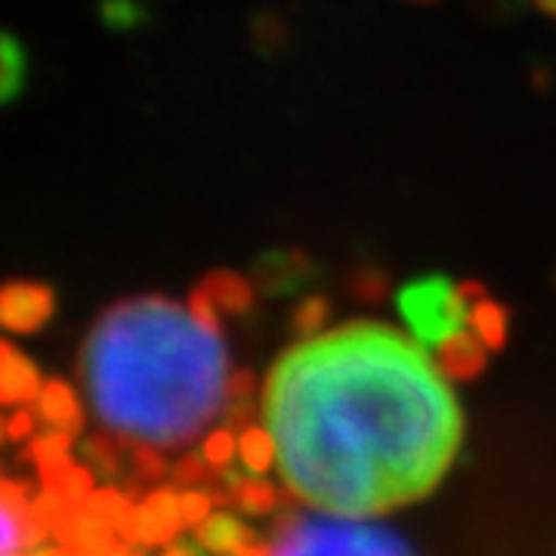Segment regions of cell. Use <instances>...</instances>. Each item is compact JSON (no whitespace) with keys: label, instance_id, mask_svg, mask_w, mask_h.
Here are the masks:
<instances>
[{"label":"cell","instance_id":"6da1fadb","mask_svg":"<svg viewBox=\"0 0 556 556\" xmlns=\"http://www.w3.org/2000/svg\"><path fill=\"white\" fill-rule=\"evenodd\" d=\"M424 343L353 321L291 346L266 380L263 417L281 479L331 517H380L448 473L464 415Z\"/></svg>","mask_w":556,"mask_h":556},{"label":"cell","instance_id":"7a4b0ae2","mask_svg":"<svg viewBox=\"0 0 556 556\" xmlns=\"http://www.w3.org/2000/svg\"><path fill=\"white\" fill-rule=\"evenodd\" d=\"M226 350L189 306L137 298L105 309L80 353V378L100 420L146 445H179L229 396Z\"/></svg>","mask_w":556,"mask_h":556},{"label":"cell","instance_id":"3957f363","mask_svg":"<svg viewBox=\"0 0 556 556\" xmlns=\"http://www.w3.org/2000/svg\"><path fill=\"white\" fill-rule=\"evenodd\" d=\"M269 556H415L393 532L338 519H291Z\"/></svg>","mask_w":556,"mask_h":556},{"label":"cell","instance_id":"277c9868","mask_svg":"<svg viewBox=\"0 0 556 556\" xmlns=\"http://www.w3.org/2000/svg\"><path fill=\"white\" fill-rule=\"evenodd\" d=\"M396 303L417 343H424L427 350H439L445 340L464 331L473 316L470 303L460 294V285L445 276H427L405 285Z\"/></svg>","mask_w":556,"mask_h":556},{"label":"cell","instance_id":"5b68a950","mask_svg":"<svg viewBox=\"0 0 556 556\" xmlns=\"http://www.w3.org/2000/svg\"><path fill=\"white\" fill-rule=\"evenodd\" d=\"M56 309L53 291L38 281H10L0 294V318L10 331H38Z\"/></svg>","mask_w":556,"mask_h":556},{"label":"cell","instance_id":"8992f818","mask_svg":"<svg viewBox=\"0 0 556 556\" xmlns=\"http://www.w3.org/2000/svg\"><path fill=\"white\" fill-rule=\"evenodd\" d=\"M179 522V497L174 492H155L134 514V541L142 544H167L177 535Z\"/></svg>","mask_w":556,"mask_h":556},{"label":"cell","instance_id":"52a82bcc","mask_svg":"<svg viewBox=\"0 0 556 556\" xmlns=\"http://www.w3.org/2000/svg\"><path fill=\"white\" fill-rule=\"evenodd\" d=\"M485 343L477 338V331L470 334L467 328L457 331L455 338H448L437 350L439 368L445 371V378L452 380H470L477 378L479 371L485 368Z\"/></svg>","mask_w":556,"mask_h":556},{"label":"cell","instance_id":"ba28073f","mask_svg":"<svg viewBox=\"0 0 556 556\" xmlns=\"http://www.w3.org/2000/svg\"><path fill=\"white\" fill-rule=\"evenodd\" d=\"M0 356H3V365H0V399L7 405H22V402L40 399L43 387H40L35 365L25 356H20L10 343H0Z\"/></svg>","mask_w":556,"mask_h":556},{"label":"cell","instance_id":"9c48e42d","mask_svg":"<svg viewBox=\"0 0 556 556\" xmlns=\"http://www.w3.org/2000/svg\"><path fill=\"white\" fill-rule=\"evenodd\" d=\"M40 417L53 427H62V433H75L80 427V405L72 387L65 380H50L38 399Z\"/></svg>","mask_w":556,"mask_h":556},{"label":"cell","instance_id":"30bf717a","mask_svg":"<svg viewBox=\"0 0 556 556\" xmlns=\"http://www.w3.org/2000/svg\"><path fill=\"white\" fill-rule=\"evenodd\" d=\"M248 529L241 526L239 519L229 517V514H217V517H207L199 526V541L211 551L219 554H239L248 547Z\"/></svg>","mask_w":556,"mask_h":556},{"label":"cell","instance_id":"8fae6325","mask_svg":"<svg viewBox=\"0 0 556 556\" xmlns=\"http://www.w3.org/2000/svg\"><path fill=\"white\" fill-rule=\"evenodd\" d=\"M201 288L217 306L229 309V313H244L251 306V285H248V278L236 276V273H214Z\"/></svg>","mask_w":556,"mask_h":556},{"label":"cell","instance_id":"7c38bea8","mask_svg":"<svg viewBox=\"0 0 556 556\" xmlns=\"http://www.w3.org/2000/svg\"><path fill=\"white\" fill-rule=\"evenodd\" d=\"M470 325L477 331V338L489 346V350H501L504 340H507V309L495 303V300H479L473 306V316Z\"/></svg>","mask_w":556,"mask_h":556},{"label":"cell","instance_id":"4fadbf2b","mask_svg":"<svg viewBox=\"0 0 556 556\" xmlns=\"http://www.w3.org/2000/svg\"><path fill=\"white\" fill-rule=\"evenodd\" d=\"M239 455L241 464H244L254 477H263V473L273 467V457H276V442L269 437V430H266V427H248V430L241 433Z\"/></svg>","mask_w":556,"mask_h":556},{"label":"cell","instance_id":"5bb4252c","mask_svg":"<svg viewBox=\"0 0 556 556\" xmlns=\"http://www.w3.org/2000/svg\"><path fill=\"white\" fill-rule=\"evenodd\" d=\"M236 489H232V495L239 501L241 507L248 510V514H269L273 507H276V489L266 482V479H236L232 482Z\"/></svg>","mask_w":556,"mask_h":556},{"label":"cell","instance_id":"9a60e30c","mask_svg":"<svg viewBox=\"0 0 556 556\" xmlns=\"http://www.w3.org/2000/svg\"><path fill=\"white\" fill-rule=\"evenodd\" d=\"M298 331L303 338H316V331L325 325V318H328V303L321 298H306L298 306Z\"/></svg>","mask_w":556,"mask_h":556},{"label":"cell","instance_id":"2e32d148","mask_svg":"<svg viewBox=\"0 0 556 556\" xmlns=\"http://www.w3.org/2000/svg\"><path fill=\"white\" fill-rule=\"evenodd\" d=\"M236 452H239V442H236V437H232L229 430H217V433H211V437H207L201 455H204L207 464H214V467H226V464L236 457Z\"/></svg>","mask_w":556,"mask_h":556},{"label":"cell","instance_id":"e0dca14e","mask_svg":"<svg viewBox=\"0 0 556 556\" xmlns=\"http://www.w3.org/2000/svg\"><path fill=\"white\" fill-rule=\"evenodd\" d=\"M211 514V497L201 495V492H186L179 497V517L186 526H201Z\"/></svg>","mask_w":556,"mask_h":556},{"label":"cell","instance_id":"ac0fdd59","mask_svg":"<svg viewBox=\"0 0 556 556\" xmlns=\"http://www.w3.org/2000/svg\"><path fill=\"white\" fill-rule=\"evenodd\" d=\"M22 50L13 43V38H7V50H3V93L7 97H13L16 93V80L22 75V65H20Z\"/></svg>","mask_w":556,"mask_h":556},{"label":"cell","instance_id":"d6986e66","mask_svg":"<svg viewBox=\"0 0 556 556\" xmlns=\"http://www.w3.org/2000/svg\"><path fill=\"white\" fill-rule=\"evenodd\" d=\"M204 477H207V470H204V455H186L177 464L179 482H199V479Z\"/></svg>","mask_w":556,"mask_h":556},{"label":"cell","instance_id":"ffe728a7","mask_svg":"<svg viewBox=\"0 0 556 556\" xmlns=\"http://www.w3.org/2000/svg\"><path fill=\"white\" fill-rule=\"evenodd\" d=\"M137 467L139 473H146V477H161L164 473V460L155 448H149V445H142L137 448Z\"/></svg>","mask_w":556,"mask_h":556},{"label":"cell","instance_id":"44dd1931","mask_svg":"<svg viewBox=\"0 0 556 556\" xmlns=\"http://www.w3.org/2000/svg\"><path fill=\"white\" fill-rule=\"evenodd\" d=\"M31 430H35V417L28 415L25 408H20L16 415L10 417V424H7V437L10 439H25Z\"/></svg>","mask_w":556,"mask_h":556},{"label":"cell","instance_id":"7402d4cb","mask_svg":"<svg viewBox=\"0 0 556 556\" xmlns=\"http://www.w3.org/2000/svg\"><path fill=\"white\" fill-rule=\"evenodd\" d=\"M87 455L93 457V460H100L105 470L115 467V448H112L105 439H90V442H87Z\"/></svg>","mask_w":556,"mask_h":556},{"label":"cell","instance_id":"603a6c76","mask_svg":"<svg viewBox=\"0 0 556 556\" xmlns=\"http://www.w3.org/2000/svg\"><path fill=\"white\" fill-rule=\"evenodd\" d=\"M78 541H80V554H75V538H65V544H68L65 551H56V554H38V556H93L90 551H87V547H90V541H87V538H78Z\"/></svg>","mask_w":556,"mask_h":556},{"label":"cell","instance_id":"cb8c5ba5","mask_svg":"<svg viewBox=\"0 0 556 556\" xmlns=\"http://www.w3.org/2000/svg\"><path fill=\"white\" fill-rule=\"evenodd\" d=\"M529 3H535L541 13H547L551 20H556V0H529Z\"/></svg>","mask_w":556,"mask_h":556}]
</instances>
